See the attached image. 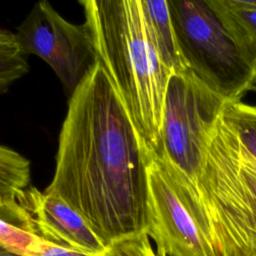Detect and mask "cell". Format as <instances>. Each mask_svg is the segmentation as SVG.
<instances>
[{"mask_svg":"<svg viewBox=\"0 0 256 256\" xmlns=\"http://www.w3.org/2000/svg\"><path fill=\"white\" fill-rule=\"evenodd\" d=\"M149 159L115 87L98 64L69 98L55 172L45 191L66 201L108 247L148 234Z\"/></svg>","mask_w":256,"mask_h":256,"instance_id":"cell-1","label":"cell"},{"mask_svg":"<svg viewBox=\"0 0 256 256\" xmlns=\"http://www.w3.org/2000/svg\"><path fill=\"white\" fill-rule=\"evenodd\" d=\"M98 57L149 156L162 129L171 70L154 43L142 0L80 1Z\"/></svg>","mask_w":256,"mask_h":256,"instance_id":"cell-2","label":"cell"},{"mask_svg":"<svg viewBox=\"0 0 256 256\" xmlns=\"http://www.w3.org/2000/svg\"><path fill=\"white\" fill-rule=\"evenodd\" d=\"M215 256H256V157L221 115L196 183Z\"/></svg>","mask_w":256,"mask_h":256,"instance_id":"cell-3","label":"cell"},{"mask_svg":"<svg viewBox=\"0 0 256 256\" xmlns=\"http://www.w3.org/2000/svg\"><path fill=\"white\" fill-rule=\"evenodd\" d=\"M188 70L226 102L241 101L256 63L238 47L208 0H168Z\"/></svg>","mask_w":256,"mask_h":256,"instance_id":"cell-4","label":"cell"},{"mask_svg":"<svg viewBox=\"0 0 256 256\" xmlns=\"http://www.w3.org/2000/svg\"><path fill=\"white\" fill-rule=\"evenodd\" d=\"M225 102L190 70L169 78L159 144L153 155L194 186Z\"/></svg>","mask_w":256,"mask_h":256,"instance_id":"cell-5","label":"cell"},{"mask_svg":"<svg viewBox=\"0 0 256 256\" xmlns=\"http://www.w3.org/2000/svg\"><path fill=\"white\" fill-rule=\"evenodd\" d=\"M148 236L159 256H215L196 186L157 156L148 163Z\"/></svg>","mask_w":256,"mask_h":256,"instance_id":"cell-6","label":"cell"},{"mask_svg":"<svg viewBox=\"0 0 256 256\" xmlns=\"http://www.w3.org/2000/svg\"><path fill=\"white\" fill-rule=\"evenodd\" d=\"M26 55L42 58L70 98L99 64L87 25L64 19L47 1L37 2L16 32Z\"/></svg>","mask_w":256,"mask_h":256,"instance_id":"cell-7","label":"cell"},{"mask_svg":"<svg viewBox=\"0 0 256 256\" xmlns=\"http://www.w3.org/2000/svg\"><path fill=\"white\" fill-rule=\"evenodd\" d=\"M17 201L29 211L37 234L46 241L93 256L106 250L84 218L58 195L30 185Z\"/></svg>","mask_w":256,"mask_h":256,"instance_id":"cell-8","label":"cell"},{"mask_svg":"<svg viewBox=\"0 0 256 256\" xmlns=\"http://www.w3.org/2000/svg\"><path fill=\"white\" fill-rule=\"evenodd\" d=\"M208 3L238 47L256 63V0H208Z\"/></svg>","mask_w":256,"mask_h":256,"instance_id":"cell-9","label":"cell"},{"mask_svg":"<svg viewBox=\"0 0 256 256\" xmlns=\"http://www.w3.org/2000/svg\"><path fill=\"white\" fill-rule=\"evenodd\" d=\"M142 6L162 61L172 73L186 72L188 67L178 44L168 1L142 0Z\"/></svg>","mask_w":256,"mask_h":256,"instance_id":"cell-10","label":"cell"},{"mask_svg":"<svg viewBox=\"0 0 256 256\" xmlns=\"http://www.w3.org/2000/svg\"><path fill=\"white\" fill-rule=\"evenodd\" d=\"M30 186V163L13 149L0 148V204L16 202Z\"/></svg>","mask_w":256,"mask_h":256,"instance_id":"cell-11","label":"cell"},{"mask_svg":"<svg viewBox=\"0 0 256 256\" xmlns=\"http://www.w3.org/2000/svg\"><path fill=\"white\" fill-rule=\"evenodd\" d=\"M16 33L0 31V90L4 93L18 78L28 72V63Z\"/></svg>","mask_w":256,"mask_h":256,"instance_id":"cell-12","label":"cell"},{"mask_svg":"<svg viewBox=\"0 0 256 256\" xmlns=\"http://www.w3.org/2000/svg\"><path fill=\"white\" fill-rule=\"evenodd\" d=\"M52 244L38 234L0 221V247L16 256H38Z\"/></svg>","mask_w":256,"mask_h":256,"instance_id":"cell-13","label":"cell"},{"mask_svg":"<svg viewBox=\"0 0 256 256\" xmlns=\"http://www.w3.org/2000/svg\"><path fill=\"white\" fill-rule=\"evenodd\" d=\"M222 116L246 149L256 157V105L242 101L225 102Z\"/></svg>","mask_w":256,"mask_h":256,"instance_id":"cell-14","label":"cell"},{"mask_svg":"<svg viewBox=\"0 0 256 256\" xmlns=\"http://www.w3.org/2000/svg\"><path fill=\"white\" fill-rule=\"evenodd\" d=\"M99 256H159L151 246L148 234L126 237L111 243Z\"/></svg>","mask_w":256,"mask_h":256,"instance_id":"cell-15","label":"cell"},{"mask_svg":"<svg viewBox=\"0 0 256 256\" xmlns=\"http://www.w3.org/2000/svg\"><path fill=\"white\" fill-rule=\"evenodd\" d=\"M0 256H16L12 253H9L8 251L1 248ZM38 256H93L86 253H82L73 249H69L66 247H62L55 244H50L49 247L40 255Z\"/></svg>","mask_w":256,"mask_h":256,"instance_id":"cell-16","label":"cell"},{"mask_svg":"<svg viewBox=\"0 0 256 256\" xmlns=\"http://www.w3.org/2000/svg\"><path fill=\"white\" fill-rule=\"evenodd\" d=\"M249 91H252V92L256 93V75H255V77H254V79H253V81H252V83L250 85Z\"/></svg>","mask_w":256,"mask_h":256,"instance_id":"cell-17","label":"cell"}]
</instances>
